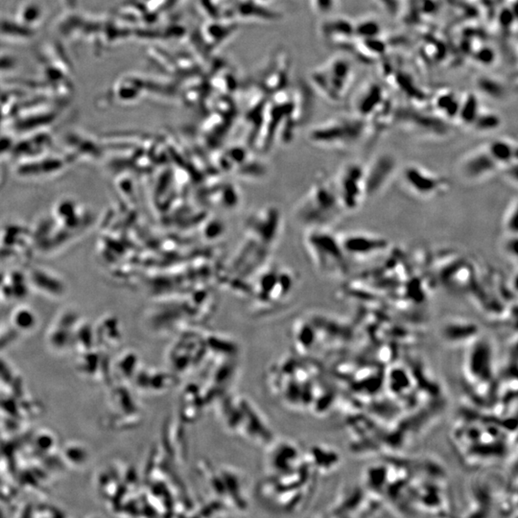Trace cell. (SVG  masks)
<instances>
[{
	"mask_svg": "<svg viewBox=\"0 0 518 518\" xmlns=\"http://www.w3.org/2000/svg\"><path fill=\"white\" fill-rule=\"evenodd\" d=\"M384 92L377 83H366L355 97L353 108L356 117L369 122L370 117L377 119L384 115Z\"/></svg>",
	"mask_w": 518,
	"mask_h": 518,
	"instance_id": "9",
	"label": "cell"
},
{
	"mask_svg": "<svg viewBox=\"0 0 518 518\" xmlns=\"http://www.w3.org/2000/svg\"><path fill=\"white\" fill-rule=\"evenodd\" d=\"M323 30L326 38L340 43V41H347L355 36V24L347 19H334L323 24Z\"/></svg>",
	"mask_w": 518,
	"mask_h": 518,
	"instance_id": "13",
	"label": "cell"
},
{
	"mask_svg": "<svg viewBox=\"0 0 518 518\" xmlns=\"http://www.w3.org/2000/svg\"><path fill=\"white\" fill-rule=\"evenodd\" d=\"M370 123L360 117H341L320 125L310 134L317 146L347 150L357 146L369 132Z\"/></svg>",
	"mask_w": 518,
	"mask_h": 518,
	"instance_id": "2",
	"label": "cell"
},
{
	"mask_svg": "<svg viewBox=\"0 0 518 518\" xmlns=\"http://www.w3.org/2000/svg\"><path fill=\"white\" fill-rule=\"evenodd\" d=\"M503 252L509 259L517 263V235H507L503 242Z\"/></svg>",
	"mask_w": 518,
	"mask_h": 518,
	"instance_id": "18",
	"label": "cell"
},
{
	"mask_svg": "<svg viewBox=\"0 0 518 518\" xmlns=\"http://www.w3.org/2000/svg\"><path fill=\"white\" fill-rule=\"evenodd\" d=\"M461 98L460 109H459L457 120L461 122L464 126L471 127L477 117L481 106L479 104L478 98L473 93H468Z\"/></svg>",
	"mask_w": 518,
	"mask_h": 518,
	"instance_id": "14",
	"label": "cell"
},
{
	"mask_svg": "<svg viewBox=\"0 0 518 518\" xmlns=\"http://www.w3.org/2000/svg\"><path fill=\"white\" fill-rule=\"evenodd\" d=\"M381 33V26L373 19H364L355 24V35L357 38H377Z\"/></svg>",
	"mask_w": 518,
	"mask_h": 518,
	"instance_id": "16",
	"label": "cell"
},
{
	"mask_svg": "<svg viewBox=\"0 0 518 518\" xmlns=\"http://www.w3.org/2000/svg\"><path fill=\"white\" fill-rule=\"evenodd\" d=\"M306 241L314 263L321 272L330 277L347 276L350 260L343 249L340 237L326 228H312Z\"/></svg>",
	"mask_w": 518,
	"mask_h": 518,
	"instance_id": "1",
	"label": "cell"
},
{
	"mask_svg": "<svg viewBox=\"0 0 518 518\" xmlns=\"http://www.w3.org/2000/svg\"><path fill=\"white\" fill-rule=\"evenodd\" d=\"M457 170L461 180L476 183L492 178L502 169L485 146L466 153L459 161Z\"/></svg>",
	"mask_w": 518,
	"mask_h": 518,
	"instance_id": "7",
	"label": "cell"
},
{
	"mask_svg": "<svg viewBox=\"0 0 518 518\" xmlns=\"http://www.w3.org/2000/svg\"><path fill=\"white\" fill-rule=\"evenodd\" d=\"M314 6L321 14H328L335 7L336 0H312Z\"/></svg>",
	"mask_w": 518,
	"mask_h": 518,
	"instance_id": "19",
	"label": "cell"
},
{
	"mask_svg": "<svg viewBox=\"0 0 518 518\" xmlns=\"http://www.w3.org/2000/svg\"><path fill=\"white\" fill-rule=\"evenodd\" d=\"M343 212L335 186L330 181L317 183L301 208V217L312 228H326Z\"/></svg>",
	"mask_w": 518,
	"mask_h": 518,
	"instance_id": "3",
	"label": "cell"
},
{
	"mask_svg": "<svg viewBox=\"0 0 518 518\" xmlns=\"http://www.w3.org/2000/svg\"><path fill=\"white\" fill-rule=\"evenodd\" d=\"M401 181L410 192L421 199L441 197L450 188L448 179L417 164L404 167Z\"/></svg>",
	"mask_w": 518,
	"mask_h": 518,
	"instance_id": "5",
	"label": "cell"
},
{
	"mask_svg": "<svg viewBox=\"0 0 518 518\" xmlns=\"http://www.w3.org/2000/svg\"><path fill=\"white\" fill-rule=\"evenodd\" d=\"M461 98L451 90L441 92L434 97L433 106L435 112L441 115L444 120L457 119L460 109Z\"/></svg>",
	"mask_w": 518,
	"mask_h": 518,
	"instance_id": "12",
	"label": "cell"
},
{
	"mask_svg": "<svg viewBox=\"0 0 518 518\" xmlns=\"http://www.w3.org/2000/svg\"><path fill=\"white\" fill-rule=\"evenodd\" d=\"M501 125H502V119L499 115L492 110H484L481 107L471 128L478 132H492L497 131Z\"/></svg>",
	"mask_w": 518,
	"mask_h": 518,
	"instance_id": "15",
	"label": "cell"
},
{
	"mask_svg": "<svg viewBox=\"0 0 518 518\" xmlns=\"http://www.w3.org/2000/svg\"><path fill=\"white\" fill-rule=\"evenodd\" d=\"M345 212L357 210L365 199V166L359 163H348L339 172L333 181Z\"/></svg>",
	"mask_w": 518,
	"mask_h": 518,
	"instance_id": "4",
	"label": "cell"
},
{
	"mask_svg": "<svg viewBox=\"0 0 518 518\" xmlns=\"http://www.w3.org/2000/svg\"><path fill=\"white\" fill-rule=\"evenodd\" d=\"M321 71L340 101L352 81V66L350 61L347 58L335 57Z\"/></svg>",
	"mask_w": 518,
	"mask_h": 518,
	"instance_id": "10",
	"label": "cell"
},
{
	"mask_svg": "<svg viewBox=\"0 0 518 518\" xmlns=\"http://www.w3.org/2000/svg\"><path fill=\"white\" fill-rule=\"evenodd\" d=\"M339 237L350 261L377 259L390 249V243L386 238L373 233L350 232Z\"/></svg>",
	"mask_w": 518,
	"mask_h": 518,
	"instance_id": "6",
	"label": "cell"
},
{
	"mask_svg": "<svg viewBox=\"0 0 518 518\" xmlns=\"http://www.w3.org/2000/svg\"><path fill=\"white\" fill-rule=\"evenodd\" d=\"M397 159L389 154H382L365 166L366 194L367 198L377 195L391 180L397 169Z\"/></svg>",
	"mask_w": 518,
	"mask_h": 518,
	"instance_id": "8",
	"label": "cell"
},
{
	"mask_svg": "<svg viewBox=\"0 0 518 518\" xmlns=\"http://www.w3.org/2000/svg\"><path fill=\"white\" fill-rule=\"evenodd\" d=\"M488 153L499 164L501 169L517 164L518 159L517 142L509 139H497L486 146ZM501 171V173H502Z\"/></svg>",
	"mask_w": 518,
	"mask_h": 518,
	"instance_id": "11",
	"label": "cell"
},
{
	"mask_svg": "<svg viewBox=\"0 0 518 518\" xmlns=\"http://www.w3.org/2000/svg\"><path fill=\"white\" fill-rule=\"evenodd\" d=\"M517 199L515 198L506 210L504 219H503V228H504L506 235H517Z\"/></svg>",
	"mask_w": 518,
	"mask_h": 518,
	"instance_id": "17",
	"label": "cell"
}]
</instances>
